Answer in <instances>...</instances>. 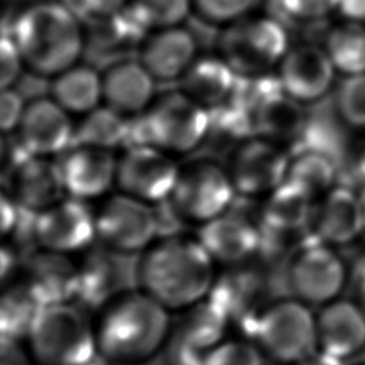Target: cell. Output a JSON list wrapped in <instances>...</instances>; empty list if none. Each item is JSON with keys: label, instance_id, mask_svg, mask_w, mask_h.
<instances>
[{"label": "cell", "instance_id": "1", "mask_svg": "<svg viewBox=\"0 0 365 365\" xmlns=\"http://www.w3.org/2000/svg\"><path fill=\"white\" fill-rule=\"evenodd\" d=\"M170 332L164 305L143 289H125L101 308L97 352L113 365H140L167 345Z\"/></svg>", "mask_w": 365, "mask_h": 365}, {"label": "cell", "instance_id": "2", "mask_svg": "<svg viewBox=\"0 0 365 365\" xmlns=\"http://www.w3.org/2000/svg\"><path fill=\"white\" fill-rule=\"evenodd\" d=\"M214 262L197 238L174 235L147 248L137 277L141 289L167 309H184L208 297L217 278Z\"/></svg>", "mask_w": 365, "mask_h": 365}, {"label": "cell", "instance_id": "3", "mask_svg": "<svg viewBox=\"0 0 365 365\" xmlns=\"http://www.w3.org/2000/svg\"><path fill=\"white\" fill-rule=\"evenodd\" d=\"M10 30L24 63L44 77L74 66L84 50L78 17L64 3L33 4L23 10Z\"/></svg>", "mask_w": 365, "mask_h": 365}, {"label": "cell", "instance_id": "4", "mask_svg": "<svg viewBox=\"0 0 365 365\" xmlns=\"http://www.w3.org/2000/svg\"><path fill=\"white\" fill-rule=\"evenodd\" d=\"M208 128L210 111L182 91H173L128 121L125 145H151L185 154L204 144Z\"/></svg>", "mask_w": 365, "mask_h": 365}, {"label": "cell", "instance_id": "5", "mask_svg": "<svg viewBox=\"0 0 365 365\" xmlns=\"http://www.w3.org/2000/svg\"><path fill=\"white\" fill-rule=\"evenodd\" d=\"M26 339L37 365H87L97 354L96 328L71 302L44 305Z\"/></svg>", "mask_w": 365, "mask_h": 365}, {"label": "cell", "instance_id": "6", "mask_svg": "<svg viewBox=\"0 0 365 365\" xmlns=\"http://www.w3.org/2000/svg\"><path fill=\"white\" fill-rule=\"evenodd\" d=\"M248 334L262 354L281 365H294L318 348L315 314L292 297L265 304Z\"/></svg>", "mask_w": 365, "mask_h": 365}, {"label": "cell", "instance_id": "7", "mask_svg": "<svg viewBox=\"0 0 365 365\" xmlns=\"http://www.w3.org/2000/svg\"><path fill=\"white\" fill-rule=\"evenodd\" d=\"M222 58L238 76L264 74L281 63L291 48L288 31L277 17H244L220 37Z\"/></svg>", "mask_w": 365, "mask_h": 365}, {"label": "cell", "instance_id": "8", "mask_svg": "<svg viewBox=\"0 0 365 365\" xmlns=\"http://www.w3.org/2000/svg\"><path fill=\"white\" fill-rule=\"evenodd\" d=\"M348 282V268L335 250L319 240L305 241L288 258L285 284L291 297L322 307L339 298Z\"/></svg>", "mask_w": 365, "mask_h": 365}, {"label": "cell", "instance_id": "9", "mask_svg": "<svg viewBox=\"0 0 365 365\" xmlns=\"http://www.w3.org/2000/svg\"><path fill=\"white\" fill-rule=\"evenodd\" d=\"M234 197L228 170L212 160H198L180 170L170 200L185 221L202 224L225 212Z\"/></svg>", "mask_w": 365, "mask_h": 365}, {"label": "cell", "instance_id": "10", "mask_svg": "<svg viewBox=\"0 0 365 365\" xmlns=\"http://www.w3.org/2000/svg\"><path fill=\"white\" fill-rule=\"evenodd\" d=\"M96 235L118 254L145 250L158 235L154 207L124 192L113 195L96 214Z\"/></svg>", "mask_w": 365, "mask_h": 365}, {"label": "cell", "instance_id": "11", "mask_svg": "<svg viewBox=\"0 0 365 365\" xmlns=\"http://www.w3.org/2000/svg\"><path fill=\"white\" fill-rule=\"evenodd\" d=\"M227 317L208 299L190 308L171 328L167 365H207L214 348L225 338Z\"/></svg>", "mask_w": 365, "mask_h": 365}, {"label": "cell", "instance_id": "12", "mask_svg": "<svg viewBox=\"0 0 365 365\" xmlns=\"http://www.w3.org/2000/svg\"><path fill=\"white\" fill-rule=\"evenodd\" d=\"M288 164L289 155L278 143L255 135L237 145L227 170L235 192L257 197L269 194L285 181Z\"/></svg>", "mask_w": 365, "mask_h": 365}, {"label": "cell", "instance_id": "13", "mask_svg": "<svg viewBox=\"0 0 365 365\" xmlns=\"http://www.w3.org/2000/svg\"><path fill=\"white\" fill-rule=\"evenodd\" d=\"M38 248L71 254L88 250L96 235V214L86 201L68 197L40 211L34 218Z\"/></svg>", "mask_w": 365, "mask_h": 365}, {"label": "cell", "instance_id": "14", "mask_svg": "<svg viewBox=\"0 0 365 365\" xmlns=\"http://www.w3.org/2000/svg\"><path fill=\"white\" fill-rule=\"evenodd\" d=\"M180 168L165 151L138 145L127 148L117 164L115 181L124 194L145 202H161L170 198Z\"/></svg>", "mask_w": 365, "mask_h": 365}, {"label": "cell", "instance_id": "15", "mask_svg": "<svg viewBox=\"0 0 365 365\" xmlns=\"http://www.w3.org/2000/svg\"><path fill=\"white\" fill-rule=\"evenodd\" d=\"M336 70L322 46L301 43L291 47L278 67V78L287 96L299 104H317L336 86Z\"/></svg>", "mask_w": 365, "mask_h": 365}, {"label": "cell", "instance_id": "16", "mask_svg": "<svg viewBox=\"0 0 365 365\" xmlns=\"http://www.w3.org/2000/svg\"><path fill=\"white\" fill-rule=\"evenodd\" d=\"M10 197L24 210L40 212L64 198V182L57 161L27 155L4 167Z\"/></svg>", "mask_w": 365, "mask_h": 365}, {"label": "cell", "instance_id": "17", "mask_svg": "<svg viewBox=\"0 0 365 365\" xmlns=\"http://www.w3.org/2000/svg\"><path fill=\"white\" fill-rule=\"evenodd\" d=\"M17 141L38 157L57 155L73 145L74 127L57 101L47 97L31 100L19 124Z\"/></svg>", "mask_w": 365, "mask_h": 365}, {"label": "cell", "instance_id": "18", "mask_svg": "<svg viewBox=\"0 0 365 365\" xmlns=\"http://www.w3.org/2000/svg\"><path fill=\"white\" fill-rule=\"evenodd\" d=\"M318 349L345 362L365 349V311L354 299L336 298L315 314Z\"/></svg>", "mask_w": 365, "mask_h": 365}, {"label": "cell", "instance_id": "19", "mask_svg": "<svg viewBox=\"0 0 365 365\" xmlns=\"http://www.w3.org/2000/svg\"><path fill=\"white\" fill-rule=\"evenodd\" d=\"M197 240L215 262L237 265L258 252L259 225L231 207L218 217L202 222Z\"/></svg>", "mask_w": 365, "mask_h": 365}, {"label": "cell", "instance_id": "20", "mask_svg": "<svg viewBox=\"0 0 365 365\" xmlns=\"http://www.w3.org/2000/svg\"><path fill=\"white\" fill-rule=\"evenodd\" d=\"M267 281L264 272L248 265L237 264L218 275L208 294L212 302L227 319H234L250 328L252 319L265 305Z\"/></svg>", "mask_w": 365, "mask_h": 365}, {"label": "cell", "instance_id": "21", "mask_svg": "<svg viewBox=\"0 0 365 365\" xmlns=\"http://www.w3.org/2000/svg\"><path fill=\"white\" fill-rule=\"evenodd\" d=\"M117 164L111 150L91 145L70 147L58 161L66 192L83 201L103 195L115 180Z\"/></svg>", "mask_w": 365, "mask_h": 365}, {"label": "cell", "instance_id": "22", "mask_svg": "<svg viewBox=\"0 0 365 365\" xmlns=\"http://www.w3.org/2000/svg\"><path fill=\"white\" fill-rule=\"evenodd\" d=\"M309 225L314 237L328 245L349 244L365 228V202L346 187H332L314 205Z\"/></svg>", "mask_w": 365, "mask_h": 365}, {"label": "cell", "instance_id": "23", "mask_svg": "<svg viewBox=\"0 0 365 365\" xmlns=\"http://www.w3.org/2000/svg\"><path fill=\"white\" fill-rule=\"evenodd\" d=\"M197 47L198 41L188 29L161 27L144 40L140 61L158 81L180 80L195 61Z\"/></svg>", "mask_w": 365, "mask_h": 365}, {"label": "cell", "instance_id": "24", "mask_svg": "<svg viewBox=\"0 0 365 365\" xmlns=\"http://www.w3.org/2000/svg\"><path fill=\"white\" fill-rule=\"evenodd\" d=\"M26 281L44 305L71 302L78 291V264L68 254L37 248L24 262Z\"/></svg>", "mask_w": 365, "mask_h": 365}, {"label": "cell", "instance_id": "25", "mask_svg": "<svg viewBox=\"0 0 365 365\" xmlns=\"http://www.w3.org/2000/svg\"><path fill=\"white\" fill-rule=\"evenodd\" d=\"M101 83L107 106L124 115L144 113L155 91V78L140 60L131 58L111 63L101 76Z\"/></svg>", "mask_w": 365, "mask_h": 365}, {"label": "cell", "instance_id": "26", "mask_svg": "<svg viewBox=\"0 0 365 365\" xmlns=\"http://www.w3.org/2000/svg\"><path fill=\"white\" fill-rule=\"evenodd\" d=\"M118 252L104 247H90L78 262L77 299L87 308H103L124 291V268Z\"/></svg>", "mask_w": 365, "mask_h": 365}, {"label": "cell", "instance_id": "27", "mask_svg": "<svg viewBox=\"0 0 365 365\" xmlns=\"http://www.w3.org/2000/svg\"><path fill=\"white\" fill-rule=\"evenodd\" d=\"M237 78L238 74L222 57H201L180 78V86L184 94L211 110L231 97Z\"/></svg>", "mask_w": 365, "mask_h": 365}, {"label": "cell", "instance_id": "28", "mask_svg": "<svg viewBox=\"0 0 365 365\" xmlns=\"http://www.w3.org/2000/svg\"><path fill=\"white\" fill-rule=\"evenodd\" d=\"M251 118L255 135L278 144H295L307 123L302 104L284 91H277L265 97L254 108Z\"/></svg>", "mask_w": 365, "mask_h": 365}, {"label": "cell", "instance_id": "29", "mask_svg": "<svg viewBox=\"0 0 365 365\" xmlns=\"http://www.w3.org/2000/svg\"><path fill=\"white\" fill-rule=\"evenodd\" d=\"M312 197L297 185L284 181L268 194L259 212V228L292 235L299 228L309 225L312 215Z\"/></svg>", "mask_w": 365, "mask_h": 365}, {"label": "cell", "instance_id": "30", "mask_svg": "<svg viewBox=\"0 0 365 365\" xmlns=\"http://www.w3.org/2000/svg\"><path fill=\"white\" fill-rule=\"evenodd\" d=\"M53 100L68 113H90L103 97L101 76L87 64H74L50 84Z\"/></svg>", "mask_w": 365, "mask_h": 365}, {"label": "cell", "instance_id": "31", "mask_svg": "<svg viewBox=\"0 0 365 365\" xmlns=\"http://www.w3.org/2000/svg\"><path fill=\"white\" fill-rule=\"evenodd\" d=\"M338 74H365V24L339 20L331 26L321 44Z\"/></svg>", "mask_w": 365, "mask_h": 365}, {"label": "cell", "instance_id": "32", "mask_svg": "<svg viewBox=\"0 0 365 365\" xmlns=\"http://www.w3.org/2000/svg\"><path fill=\"white\" fill-rule=\"evenodd\" d=\"M43 307L44 304L26 279L11 282L3 291L0 301L1 336L17 341L26 338Z\"/></svg>", "mask_w": 365, "mask_h": 365}, {"label": "cell", "instance_id": "33", "mask_svg": "<svg viewBox=\"0 0 365 365\" xmlns=\"http://www.w3.org/2000/svg\"><path fill=\"white\" fill-rule=\"evenodd\" d=\"M336 178V161L312 150H294L289 155L285 181L297 185L309 197H322Z\"/></svg>", "mask_w": 365, "mask_h": 365}, {"label": "cell", "instance_id": "34", "mask_svg": "<svg viewBox=\"0 0 365 365\" xmlns=\"http://www.w3.org/2000/svg\"><path fill=\"white\" fill-rule=\"evenodd\" d=\"M128 120L111 107H97L87 113L86 118L76 127L73 145H91L113 150L125 145ZM71 145V147H73Z\"/></svg>", "mask_w": 365, "mask_h": 365}, {"label": "cell", "instance_id": "35", "mask_svg": "<svg viewBox=\"0 0 365 365\" xmlns=\"http://www.w3.org/2000/svg\"><path fill=\"white\" fill-rule=\"evenodd\" d=\"M332 106L344 128L365 134V74L342 77L332 91Z\"/></svg>", "mask_w": 365, "mask_h": 365}, {"label": "cell", "instance_id": "36", "mask_svg": "<svg viewBox=\"0 0 365 365\" xmlns=\"http://www.w3.org/2000/svg\"><path fill=\"white\" fill-rule=\"evenodd\" d=\"M339 0H272L277 19L294 23H315L336 13Z\"/></svg>", "mask_w": 365, "mask_h": 365}, {"label": "cell", "instance_id": "37", "mask_svg": "<svg viewBox=\"0 0 365 365\" xmlns=\"http://www.w3.org/2000/svg\"><path fill=\"white\" fill-rule=\"evenodd\" d=\"M151 27L178 26L190 13L192 0H133Z\"/></svg>", "mask_w": 365, "mask_h": 365}, {"label": "cell", "instance_id": "38", "mask_svg": "<svg viewBox=\"0 0 365 365\" xmlns=\"http://www.w3.org/2000/svg\"><path fill=\"white\" fill-rule=\"evenodd\" d=\"M261 0H192V6L207 23H234L254 10Z\"/></svg>", "mask_w": 365, "mask_h": 365}, {"label": "cell", "instance_id": "39", "mask_svg": "<svg viewBox=\"0 0 365 365\" xmlns=\"http://www.w3.org/2000/svg\"><path fill=\"white\" fill-rule=\"evenodd\" d=\"M207 365H262V351L255 342L224 339L214 348Z\"/></svg>", "mask_w": 365, "mask_h": 365}, {"label": "cell", "instance_id": "40", "mask_svg": "<svg viewBox=\"0 0 365 365\" xmlns=\"http://www.w3.org/2000/svg\"><path fill=\"white\" fill-rule=\"evenodd\" d=\"M1 67H0V78L1 88H9V86L17 83L21 77V64L24 63L21 53L9 31H3L1 34V47H0Z\"/></svg>", "mask_w": 365, "mask_h": 365}, {"label": "cell", "instance_id": "41", "mask_svg": "<svg viewBox=\"0 0 365 365\" xmlns=\"http://www.w3.org/2000/svg\"><path fill=\"white\" fill-rule=\"evenodd\" d=\"M125 0H63L78 19L88 21L110 16L124 6Z\"/></svg>", "mask_w": 365, "mask_h": 365}, {"label": "cell", "instance_id": "42", "mask_svg": "<svg viewBox=\"0 0 365 365\" xmlns=\"http://www.w3.org/2000/svg\"><path fill=\"white\" fill-rule=\"evenodd\" d=\"M1 114H0V123L3 133L13 131L19 127L23 113L26 110L24 106V97L13 88H4L1 93Z\"/></svg>", "mask_w": 365, "mask_h": 365}, {"label": "cell", "instance_id": "43", "mask_svg": "<svg viewBox=\"0 0 365 365\" xmlns=\"http://www.w3.org/2000/svg\"><path fill=\"white\" fill-rule=\"evenodd\" d=\"M1 365H29L20 341L1 336Z\"/></svg>", "mask_w": 365, "mask_h": 365}, {"label": "cell", "instance_id": "44", "mask_svg": "<svg viewBox=\"0 0 365 365\" xmlns=\"http://www.w3.org/2000/svg\"><path fill=\"white\" fill-rule=\"evenodd\" d=\"M335 14L339 20L365 24V0H339Z\"/></svg>", "mask_w": 365, "mask_h": 365}, {"label": "cell", "instance_id": "45", "mask_svg": "<svg viewBox=\"0 0 365 365\" xmlns=\"http://www.w3.org/2000/svg\"><path fill=\"white\" fill-rule=\"evenodd\" d=\"M20 217L19 204L7 194L1 195V232L3 235L11 234Z\"/></svg>", "mask_w": 365, "mask_h": 365}, {"label": "cell", "instance_id": "46", "mask_svg": "<svg viewBox=\"0 0 365 365\" xmlns=\"http://www.w3.org/2000/svg\"><path fill=\"white\" fill-rule=\"evenodd\" d=\"M294 365H344V362L317 348L314 352H311Z\"/></svg>", "mask_w": 365, "mask_h": 365}, {"label": "cell", "instance_id": "47", "mask_svg": "<svg viewBox=\"0 0 365 365\" xmlns=\"http://www.w3.org/2000/svg\"><path fill=\"white\" fill-rule=\"evenodd\" d=\"M17 255L14 254L13 248L3 247L1 250V279L6 281L7 277L13 272L17 265Z\"/></svg>", "mask_w": 365, "mask_h": 365}, {"label": "cell", "instance_id": "48", "mask_svg": "<svg viewBox=\"0 0 365 365\" xmlns=\"http://www.w3.org/2000/svg\"><path fill=\"white\" fill-rule=\"evenodd\" d=\"M356 170L361 174V178L365 181V147L361 150V153L356 157Z\"/></svg>", "mask_w": 365, "mask_h": 365}, {"label": "cell", "instance_id": "49", "mask_svg": "<svg viewBox=\"0 0 365 365\" xmlns=\"http://www.w3.org/2000/svg\"><path fill=\"white\" fill-rule=\"evenodd\" d=\"M356 302L361 305V308L365 311V275L359 284V294H358V299Z\"/></svg>", "mask_w": 365, "mask_h": 365}, {"label": "cell", "instance_id": "50", "mask_svg": "<svg viewBox=\"0 0 365 365\" xmlns=\"http://www.w3.org/2000/svg\"><path fill=\"white\" fill-rule=\"evenodd\" d=\"M87 365H103V364H100V362H96V361H91V362H88Z\"/></svg>", "mask_w": 365, "mask_h": 365}, {"label": "cell", "instance_id": "51", "mask_svg": "<svg viewBox=\"0 0 365 365\" xmlns=\"http://www.w3.org/2000/svg\"><path fill=\"white\" fill-rule=\"evenodd\" d=\"M278 365H281V364H278Z\"/></svg>", "mask_w": 365, "mask_h": 365}]
</instances>
